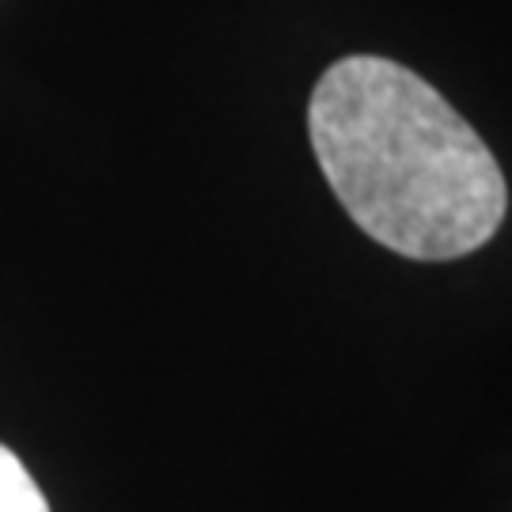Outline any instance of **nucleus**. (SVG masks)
<instances>
[{
	"instance_id": "obj_2",
	"label": "nucleus",
	"mask_w": 512,
	"mask_h": 512,
	"mask_svg": "<svg viewBox=\"0 0 512 512\" xmlns=\"http://www.w3.org/2000/svg\"><path fill=\"white\" fill-rule=\"evenodd\" d=\"M0 512H50L31 471L4 444H0Z\"/></svg>"
},
{
	"instance_id": "obj_1",
	"label": "nucleus",
	"mask_w": 512,
	"mask_h": 512,
	"mask_svg": "<svg viewBox=\"0 0 512 512\" xmlns=\"http://www.w3.org/2000/svg\"><path fill=\"white\" fill-rule=\"evenodd\" d=\"M308 133L334 198L395 255L463 258L505 220L494 152L429 80L391 57L334 61L311 92Z\"/></svg>"
}]
</instances>
